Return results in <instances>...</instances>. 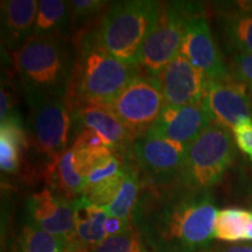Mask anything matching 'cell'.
<instances>
[{
	"label": "cell",
	"mask_w": 252,
	"mask_h": 252,
	"mask_svg": "<svg viewBox=\"0 0 252 252\" xmlns=\"http://www.w3.org/2000/svg\"><path fill=\"white\" fill-rule=\"evenodd\" d=\"M216 216L209 190L143 182L132 224L156 252H198L214 238Z\"/></svg>",
	"instance_id": "cell-1"
},
{
	"label": "cell",
	"mask_w": 252,
	"mask_h": 252,
	"mask_svg": "<svg viewBox=\"0 0 252 252\" xmlns=\"http://www.w3.org/2000/svg\"><path fill=\"white\" fill-rule=\"evenodd\" d=\"M75 47L76 61L63 98L70 112L87 105H108L139 72L137 67L110 54L100 43L97 31L84 35Z\"/></svg>",
	"instance_id": "cell-2"
},
{
	"label": "cell",
	"mask_w": 252,
	"mask_h": 252,
	"mask_svg": "<svg viewBox=\"0 0 252 252\" xmlns=\"http://www.w3.org/2000/svg\"><path fill=\"white\" fill-rule=\"evenodd\" d=\"M76 61V47L69 37L33 35L13 53V64L25 94L63 99Z\"/></svg>",
	"instance_id": "cell-3"
},
{
	"label": "cell",
	"mask_w": 252,
	"mask_h": 252,
	"mask_svg": "<svg viewBox=\"0 0 252 252\" xmlns=\"http://www.w3.org/2000/svg\"><path fill=\"white\" fill-rule=\"evenodd\" d=\"M161 5L153 0L113 2L97 30L102 46L119 61L137 67L141 46L159 17Z\"/></svg>",
	"instance_id": "cell-4"
},
{
	"label": "cell",
	"mask_w": 252,
	"mask_h": 252,
	"mask_svg": "<svg viewBox=\"0 0 252 252\" xmlns=\"http://www.w3.org/2000/svg\"><path fill=\"white\" fill-rule=\"evenodd\" d=\"M235 156L236 145L230 131L213 122L188 146L182 182L209 190L222 180Z\"/></svg>",
	"instance_id": "cell-5"
},
{
	"label": "cell",
	"mask_w": 252,
	"mask_h": 252,
	"mask_svg": "<svg viewBox=\"0 0 252 252\" xmlns=\"http://www.w3.org/2000/svg\"><path fill=\"white\" fill-rule=\"evenodd\" d=\"M196 5L171 1L161 5L159 17L141 46L137 67L139 71L158 77L169 62L180 53L186 26L200 15Z\"/></svg>",
	"instance_id": "cell-6"
},
{
	"label": "cell",
	"mask_w": 252,
	"mask_h": 252,
	"mask_svg": "<svg viewBox=\"0 0 252 252\" xmlns=\"http://www.w3.org/2000/svg\"><path fill=\"white\" fill-rule=\"evenodd\" d=\"M105 106L137 139L152 127L165 106L159 77L139 71L117 98Z\"/></svg>",
	"instance_id": "cell-7"
},
{
	"label": "cell",
	"mask_w": 252,
	"mask_h": 252,
	"mask_svg": "<svg viewBox=\"0 0 252 252\" xmlns=\"http://www.w3.org/2000/svg\"><path fill=\"white\" fill-rule=\"evenodd\" d=\"M188 146L146 132L137 138L132 146V159L143 182L153 186H167L182 182Z\"/></svg>",
	"instance_id": "cell-8"
},
{
	"label": "cell",
	"mask_w": 252,
	"mask_h": 252,
	"mask_svg": "<svg viewBox=\"0 0 252 252\" xmlns=\"http://www.w3.org/2000/svg\"><path fill=\"white\" fill-rule=\"evenodd\" d=\"M27 104L28 139L34 149L50 159L67 151L74 122L64 100L40 97L27 100Z\"/></svg>",
	"instance_id": "cell-9"
},
{
	"label": "cell",
	"mask_w": 252,
	"mask_h": 252,
	"mask_svg": "<svg viewBox=\"0 0 252 252\" xmlns=\"http://www.w3.org/2000/svg\"><path fill=\"white\" fill-rule=\"evenodd\" d=\"M165 105L187 106L202 102L210 80L179 53L159 75Z\"/></svg>",
	"instance_id": "cell-10"
},
{
	"label": "cell",
	"mask_w": 252,
	"mask_h": 252,
	"mask_svg": "<svg viewBox=\"0 0 252 252\" xmlns=\"http://www.w3.org/2000/svg\"><path fill=\"white\" fill-rule=\"evenodd\" d=\"M180 54L202 70L210 81H222L230 77V71L214 39L209 24L201 14L188 21Z\"/></svg>",
	"instance_id": "cell-11"
},
{
	"label": "cell",
	"mask_w": 252,
	"mask_h": 252,
	"mask_svg": "<svg viewBox=\"0 0 252 252\" xmlns=\"http://www.w3.org/2000/svg\"><path fill=\"white\" fill-rule=\"evenodd\" d=\"M213 122L229 131L238 123L252 118V103L249 88L230 75L222 81H210L204 98Z\"/></svg>",
	"instance_id": "cell-12"
},
{
	"label": "cell",
	"mask_w": 252,
	"mask_h": 252,
	"mask_svg": "<svg viewBox=\"0 0 252 252\" xmlns=\"http://www.w3.org/2000/svg\"><path fill=\"white\" fill-rule=\"evenodd\" d=\"M27 212L30 223L63 239L65 243L74 236L75 198L69 200L46 188L28 198Z\"/></svg>",
	"instance_id": "cell-13"
},
{
	"label": "cell",
	"mask_w": 252,
	"mask_h": 252,
	"mask_svg": "<svg viewBox=\"0 0 252 252\" xmlns=\"http://www.w3.org/2000/svg\"><path fill=\"white\" fill-rule=\"evenodd\" d=\"M213 123L206 102L187 106H163L159 118L147 132L189 146Z\"/></svg>",
	"instance_id": "cell-14"
},
{
	"label": "cell",
	"mask_w": 252,
	"mask_h": 252,
	"mask_svg": "<svg viewBox=\"0 0 252 252\" xmlns=\"http://www.w3.org/2000/svg\"><path fill=\"white\" fill-rule=\"evenodd\" d=\"M74 130L90 128L102 138L104 144L122 159L132 158L134 138L117 116L104 105H87L71 112Z\"/></svg>",
	"instance_id": "cell-15"
},
{
	"label": "cell",
	"mask_w": 252,
	"mask_h": 252,
	"mask_svg": "<svg viewBox=\"0 0 252 252\" xmlns=\"http://www.w3.org/2000/svg\"><path fill=\"white\" fill-rule=\"evenodd\" d=\"M1 42L17 52L34 35L39 2L35 0L1 1Z\"/></svg>",
	"instance_id": "cell-16"
},
{
	"label": "cell",
	"mask_w": 252,
	"mask_h": 252,
	"mask_svg": "<svg viewBox=\"0 0 252 252\" xmlns=\"http://www.w3.org/2000/svg\"><path fill=\"white\" fill-rule=\"evenodd\" d=\"M108 213L103 207L89 202L83 196L75 198V232L67 243L65 252H90L108 238L105 220Z\"/></svg>",
	"instance_id": "cell-17"
},
{
	"label": "cell",
	"mask_w": 252,
	"mask_h": 252,
	"mask_svg": "<svg viewBox=\"0 0 252 252\" xmlns=\"http://www.w3.org/2000/svg\"><path fill=\"white\" fill-rule=\"evenodd\" d=\"M30 145L24 123L17 111L9 113L0 126V167L6 173H15L20 167L24 150Z\"/></svg>",
	"instance_id": "cell-18"
},
{
	"label": "cell",
	"mask_w": 252,
	"mask_h": 252,
	"mask_svg": "<svg viewBox=\"0 0 252 252\" xmlns=\"http://www.w3.org/2000/svg\"><path fill=\"white\" fill-rule=\"evenodd\" d=\"M45 176L50 187L59 195L74 200L82 195L86 188V179L76 171L74 163V151L70 147L64 152L52 158L47 166Z\"/></svg>",
	"instance_id": "cell-19"
},
{
	"label": "cell",
	"mask_w": 252,
	"mask_h": 252,
	"mask_svg": "<svg viewBox=\"0 0 252 252\" xmlns=\"http://www.w3.org/2000/svg\"><path fill=\"white\" fill-rule=\"evenodd\" d=\"M34 35L70 37V6L69 1H39Z\"/></svg>",
	"instance_id": "cell-20"
},
{
	"label": "cell",
	"mask_w": 252,
	"mask_h": 252,
	"mask_svg": "<svg viewBox=\"0 0 252 252\" xmlns=\"http://www.w3.org/2000/svg\"><path fill=\"white\" fill-rule=\"evenodd\" d=\"M111 2L103 0H71L70 37L75 43L88 33L98 30Z\"/></svg>",
	"instance_id": "cell-21"
},
{
	"label": "cell",
	"mask_w": 252,
	"mask_h": 252,
	"mask_svg": "<svg viewBox=\"0 0 252 252\" xmlns=\"http://www.w3.org/2000/svg\"><path fill=\"white\" fill-rule=\"evenodd\" d=\"M225 45L236 54L252 53V12L241 11L225 15L222 20Z\"/></svg>",
	"instance_id": "cell-22"
},
{
	"label": "cell",
	"mask_w": 252,
	"mask_h": 252,
	"mask_svg": "<svg viewBox=\"0 0 252 252\" xmlns=\"http://www.w3.org/2000/svg\"><path fill=\"white\" fill-rule=\"evenodd\" d=\"M252 222V212L228 208L217 212L214 237L224 242L247 241Z\"/></svg>",
	"instance_id": "cell-23"
},
{
	"label": "cell",
	"mask_w": 252,
	"mask_h": 252,
	"mask_svg": "<svg viewBox=\"0 0 252 252\" xmlns=\"http://www.w3.org/2000/svg\"><path fill=\"white\" fill-rule=\"evenodd\" d=\"M137 166L130 165L127 176L115 200L108 206L103 207L109 216L117 217L124 220H132V215L137 207L140 196L143 181L140 180Z\"/></svg>",
	"instance_id": "cell-24"
},
{
	"label": "cell",
	"mask_w": 252,
	"mask_h": 252,
	"mask_svg": "<svg viewBox=\"0 0 252 252\" xmlns=\"http://www.w3.org/2000/svg\"><path fill=\"white\" fill-rule=\"evenodd\" d=\"M67 243L43 229L28 223L21 230L14 252H65Z\"/></svg>",
	"instance_id": "cell-25"
},
{
	"label": "cell",
	"mask_w": 252,
	"mask_h": 252,
	"mask_svg": "<svg viewBox=\"0 0 252 252\" xmlns=\"http://www.w3.org/2000/svg\"><path fill=\"white\" fill-rule=\"evenodd\" d=\"M130 163L131 162L128 160H125L124 167H123V169L118 174H116L110 179H106V180L99 182L97 185L87 186L82 196L87 198L89 202L96 204V206H108V204H110L115 200L119 193V190H121L126 176H127Z\"/></svg>",
	"instance_id": "cell-26"
},
{
	"label": "cell",
	"mask_w": 252,
	"mask_h": 252,
	"mask_svg": "<svg viewBox=\"0 0 252 252\" xmlns=\"http://www.w3.org/2000/svg\"><path fill=\"white\" fill-rule=\"evenodd\" d=\"M90 252H150L139 232L132 228L123 234L111 236L96 245Z\"/></svg>",
	"instance_id": "cell-27"
},
{
	"label": "cell",
	"mask_w": 252,
	"mask_h": 252,
	"mask_svg": "<svg viewBox=\"0 0 252 252\" xmlns=\"http://www.w3.org/2000/svg\"><path fill=\"white\" fill-rule=\"evenodd\" d=\"M74 151V163L76 171L84 179L97 166L115 156V152L108 146L99 147H71Z\"/></svg>",
	"instance_id": "cell-28"
},
{
	"label": "cell",
	"mask_w": 252,
	"mask_h": 252,
	"mask_svg": "<svg viewBox=\"0 0 252 252\" xmlns=\"http://www.w3.org/2000/svg\"><path fill=\"white\" fill-rule=\"evenodd\" d=\"M230 75L250 88L252 86V53L234 55L230 64Z\"/></svg>",
	"instance_id": "cell-29"
},
{
	"label": "cell",
	"mask_w": 252,
	"mask_h": 252,
	"mask_svg": "<svg viewBox=\"0 0 252 252\" xmlns=\"http://www.w3.org/2000/svg\"><path fill=\"white\" fill-rule=\"evenodd\" d=\"M232 133L238 149L252 161V118L238 123L232 130Z\"/></svg>",
	"instance_id": "cell-30"
},
{
	"label": "cell",
	"mask_w": 252,
	"mask_h": 252,
	"mask_svg": "<svg viewBox=\"0 0 252 252\" xmlns=\"http://www.w3.org/2000/svg\"><path fill=\"white\" fill-rule=\"evenodd\" d=\"M132 225H133L132 224V220H124L117 219V217L109 216L105 220L106 235H108V237H111V236L123 234V232L133 228Z\"/></svg>",
	"instance_id": "cell-31"
},
{
	"label": "cell",
	"mask_w": 252,
	"mask_h": 252,
	"mask_svg": "<svg viewBox=\"0 0 252 252\" xmlns=\"http://www.w3.org/2000/svg\"><path fill=\"white\" fill-rule=\"evenodd\" d=\"M220 252H252V245H237V247H231Z\"/></svg>",
	"instance_id": "cell-32"
},
{
	"label": "cell",
	"mask_w": 252,
	"mask_h": 252,
	"mask_svg": "<svg viewBox=\"0 0 252 252\" xmlns=\"http://www.w3.org/2000/svg\"><path fill=\"white\" fill-rule=\"evenodd\" d=\"M237 4L241 11L252 12V1H238Z\"/></svg>",
	"instance_id": "cell-33"
},
{
	"label": "cell",
	"mask_w": 252,
	"mask_h": 252,
	"mask_svg": "<svg viewBox=\"0 0 252 252\" xmlns=\"http://www.w3.org/2000/svg\"><path fill=\"white\" fill-rule=\"evenodd\" d=\"M249 93H250V98H251V103H252V86L249 88Z\"/></svg>",
	"instance_id": "cell-34"
}]
</instances>
